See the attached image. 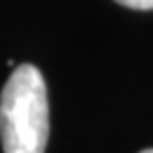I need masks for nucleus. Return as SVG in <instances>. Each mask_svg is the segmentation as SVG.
<instances>
[{
    "mask_svg": "<svg viewBox=\"0 0 153 153\" xmlns=\"http://www.w3.org/2000/svg\"><path fill=\"white\" fill-rule=\"evenodd\" d=\"M0 140L4 153H45L47 149V85L32 64L17 66L0 94Z\"/></svg>",
    "mask_w": 153,
    "mask_h": 153,
    "instance_id": "nucleus-1",
    "label": "nucleus"
},
{
    "mask_svg": "<svg viewBox=\"0 0 153 153\" xmlns=\"http://www.w3.org/2000/svg\"><path fill=\"white\" fill-rule=\"evenodd\" d=\"M128 9H136V11H151L153 9V0H115Z\"/></svg>",
    "mask_w": 153,
    "mask_h": 153,
    "instance_id": "nucleus-2",
    "label": "nucleus"
},
{
    "mask_svg": "<svg viewBox=\"0 0 153 153\" xmlns=\"http://www.w3.org/2000/svg\"><path fill=\"white\" fill-rule=\"evenodd\" d=\"M140 153H153V149H145V151H140Z\"/></svg>",
    "mask_w": 153,
    "mask_h": 153,
    "instance_id": "nucleus-3",
    "label": "nucleus"
}]
</instances>
